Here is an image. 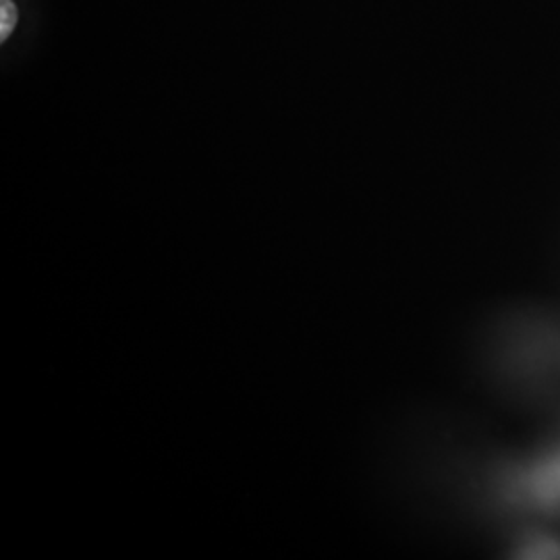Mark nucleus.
<instances>
[{"instance_id":"nucleus-1","label":"nucleus","mask_w":560,"mask_h":560,"mask_svg":"<svg viewBox=\"0 0 560 560\" xmlns=\"http://www.w3.org/2000/svg\"><path fill=\"white\" fill-rule=\"evenodd\" d=\"M17 25V7L13 0H0V40L4 42Z\"/></svg>"}]
</instances>
